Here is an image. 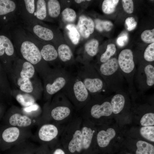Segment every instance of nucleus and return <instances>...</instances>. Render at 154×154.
Instances as JSON below:
<instances>
[{
    "label": "nucleus",
    "mask_w": 154,
    "mask_h": 154,
    "mask_svg": "<svg viewBox=\"0 0 154 154\" xmlns=\"http://www.w3.org/2000/svg\"><path fill=\"white\" fill-rule=\"evenodd\" d=\"M110 99V97L102 94L92 96L78 113L83 119L88 120L96 125L106 124V119L113 114Z\"/></svg>",
    "instance_id": "obj_1"
},
{
    "label": "nucleus",
    "mask_w": 154,
    "mask_h": 154,
    "mask_svg": "<svg viewBox=\"0 0 154 154\" xmlns=\"http://www.w3.org/2000/svg\"><path fill=\"white\" fill-rule=\"evenodd\" d=\"M82 120L77 113L65 125L61 135L60 142L69 154H82Z\"/></svg>",
    "instance_id": "obj_2"
},
{
    "label": "nucleus",
    "mask_w": 154,
    "mask_h": 154,
    "mask_svg": "<svg viewBox=\"0 0 154 154\" xmlns=\"http://www.w3.org/2000/svg\"><path fill=\"white\" fill-rule=\"evenodd\" d=\"M73 106L61 92H58L44 122L50 121L65 125L77 114Z\"/></svg>",
    "instance_id": "obj_3"
},
{
    "label": "nucleus",
    "mask_w": 154,
    "mask_h": 154,
    "mask_svg": "<svg viewBox=\"0 0 154 154\" xmlns=\"http://www.w3.org/2000/svg\"><path fill=\"white\" fill-rule=\"evenodd\" d=\"M94 66L105 82L108 92H115L123 89L125 79L119 68L117 58H111Z\"/></svg>",
    "instance_id": "obj_4"
},
{
    "label": "nucleus",
    "mask_w": 154,
    "mask_h": 154,
    "mask_svg": "<svg viewBox=\"0 0 154 154\" xmlns=\"http://www.w3.org/2000/svg\"><path fill=\"white\" fill-rule=\"evenodd\" d=\"M75 108L77 112L88 103L91 96L83 83L77 76H71L61 90Z\"/></svg>",
    "instance_id": "obj_5"
},
{
    "label": "nucleus",
    "mask_w": 154,
    "mask_h": 154,
    "mask_svg": "<svg viewBox=\"0 0 154 154\" xmlns=\"http://www.w3.org/2000/svg\"><path fill=\"white\" fill-rule=\"evenodd\" d=\"M83 83L91 96L108 91L106 84L94 66L85 63L78 70L77 75Z\"/></svg>",
    "instance_id": "obj_6"
},
{
    "label": "nucleus",
    "mask_w": 154,
    "mask_h": 154,
    "mask_svg": "<svg viewBox=\"0 0 154 154\" xmlns=\"http://www.w3.org/2000/svg\"><path fill=\"white\" fill-rule=\"evenodd\" d=\"M132 51L129 49L123 50L117 58L119 68L129 87V93L133 98L137 96L135 87L134 77L136 70Z\"/></svg>",
    "instance_id": "obj_7"
},
{
    "label": "nucleus",
    "mask_w": 154,
    "mask_h": 154,
    "mask_svg": "<svg viewBox=\"0 0 154 154\" xmlns=\"http://www.w3.org/2000/svg\"><path fill=\"white\" fill-rule=\"evenodd\" d=\"M38 132V137L42 144L52 149L59 141L65 125L50 122H44Z\"/></svg>",
    "instance_id": "obj_8"
},
{
    "label": "nucleus",
    "mask_w": 154,
    "mask_h": 154,
    "mask_svg": "<svg viewBox=\"0 0 154 154\" xmlns=\"http://www.w3.org/2000/svg\"><path fill=\"white\" fill-rule=\"evenodd\" d=\"M81 132L82 154H99L96 143V125L88 120L82 119Z\"/></svg>",
    "instance_id": "obj_9"
},
{
    "label": "nucleus",
    "mask_w": 154,
    "mask_h": 154,
    "mask_svg": "<svg viewBox=\"0 0 154 154\" xmlns=\"http://www.w3.org/2000/svg\"><path fill=\"white\" fill-rule=\"evenodd\" d=\"M50 74L45 85L46 91L49 96L61 91L71 76L67 71L61 68L54 70Z\"/></svg>",
    "instance_id": "obj_10"
},
{
    "label": "nucleus",
    "mask_w": 154,
    "mask_h": 154,
    "mask_svg": "<svg viewBox=\"0 0 154 154\" xmlns=\"http://www.w3.org/2000/svg\"><path fill=\"white\" fill-rule=\"evenodd\" d=\"M135 84L141 92L154 84V66L151 63L141 64L136 70L134 77Z\"/></svg>",
    "instance_id": "obj_11"
},
{
    "label": "nucleus",
    "mask_w": 154,
    "mask_h": 154,
    "mask_svg": "<svg viewBox=\"0 0 154 154\" xmlns=\"http://www.w3.org/2000/svg\"><path fill=\"white\" fill-rule=\"evenodd\" d=\"M96 143L99 154L106 153L111 141L116 135V131L112 127H107L106 124L96 125Z\"/></svg>",
    "instance_id": "obj_12"
},
{
    "label": "nucleus",
    "mask_w": 154,
    "mask_h": 154,
    "mask_svg": "<svg viewBox=\"0 0 154 154\" xmlns=\"http://www.w3.org/2000/svg\"><path fill=\"white\" fill-rule=\"evenodd\" d=\"M129 93L123 89L115 92L110 97V102L113 114H118L129 110L130 101Z\"/></svg>",
    "instance_id": "obj_13"
},
{
    "label": "nucleus",
    "mask_w": 154,
    "mask_h": 154,
    "mask_svg": "<svg viewBox=\"0 0 154 154\" xmlns=\"http://www.w3.org/2000/svg\"><path fill=\"white\" fill-rule=\"evenodd\" d=\"M20 51L23 57L32 64H36L42 58L40 51L36 45L29 40L23 41L21 44Z\"/></svg>",
    "instance_id": "obj_14"
},
{
    "label": "nucleus",
    "mask_w": 154,
    "mask_h": 154,
    "mask_svg": "<svg viewBox=\"0 0 154 154\" xmlns=\"http://www.w3.org/2000/svg\"><path fill=\"white\" fill-rule=\"evenodd\" d=\"M77 28L80 35L83 37L87 38L93 33L94 23L92 19L82 15L79 17Z\"/></svg>",
    "instance_id": "obj_15"
},
{
    "label": "nucleus",
    "mask_w": 154,
    "mask_h": 154,
    "mask_svg": "<svg viewBox=\"0 0 154 154\" xmlns=\"http://www.w3.org/2000/svg\"><path fill=\"white\" fill-rule=\"evenodd\" d=\"M21 128L12 126L6 128L2 133L3 139L7 143L12 144V147L18 144L17 141L22 134Z\"/></svg>",
    "instance_id": "obj_16"
},
{
    "label": "nucleus",
    "mask_w": 154,
    "mask_h": 154,
    "mask_svg": "<svg viewBox=\"0 0 154 154\" xmlns=\"http://www.w3.org/2000/svg\"><path fill=\"white\" fill-rule=\"evenodd\" d=\"M9 121L12 126L20 128L27 127L32 123L31 118L25 115L16 113L11 115L9 118Z\"/></svg>",
    "instance_id": "obj_17"
},
{
    "label": "nucleus",
    "mask_w": 154,
    "mask_h": 154,
    "mask_svg": "<svg viewBox=\"0 0 154 154\" xmlns=\"http://www.w3.org/2000/svg\"><path fill=\"white\" fill-rule=\"evenodd\" d=\"M37 148L22 141L12 147L10 154H35Z\"/></svg>",
    "instance_id": "obj_18"
},
{
    "label": "nucleus",
    "mask_w": 154,
    "mask_h": 154,
    "mask_svg": "<svg viewBox=\"0 0 154 154\" xmlns=\"http://www.w3.org/2000/svg\"><path fill=\"white\" fill-rule=\"evenodd\" d=\"M14 49L13 44L9 39L4 35H0V56L5 54L8 56L13 55Z\"/></svg>",
    "instance_id": "obj_19"
},
{
    "label": "nucleus",
    "mask_w": 154,
    "mask_h": 154,
    "mask_svg": "<svg viewBox=\"0 0 154 154\" xmlns=\"http://www.w3.org/2000/svg\"><path fill=\"white\" fill-rule=\"evenodd\" d=\"M40 53L42 58L47 61L54 60L58 57L57 50L53 46L49 44L43 46Z\"/></svg>",
    "instance_id": "obj_20"
},
{
    "label": "nucleus",
    "mask_w": 154,
    "mask_h": 154,
    "mask_svg": "<svg viewBox=\"0 0 154 154\" xmlns=\"http://www.w3.org/2000/svg\"><path fill=\"white\" fill-rule=\"evenodd\" d=\"M57 51L58 57L62 62L68 64L73 60L72 52L67 45L62 44L60 45Z\"/></svg>",
    "instance_id": "obj_21"
},
{
    "label": "nucleus",
    "mask_w": 154,
    "mask_h": 154,
    "mask_svg": "<svg viewBox=\"0 0 154 154\" xmlns=\"http://www.w3.org/2000/svg\"><path fill=\"white\" fill-rule=\"evenodd\" d=\"M33 31L38 37L45 40H50L54 37V33L51 30L39 25L34 26Z\"/></svg>",
    "instance_id": "obj_22"
},
{
    "label": "nucleus",
    "mask_w": 154,
    "mask_h": 154,
    "mask_svg": "<svg viewBox=\"0 0 154 154\" xmlns=\"http://www.w3.org/2000/svg\"><path fill=\"white\" fill-rule=\"evenodd\" d=\"M135 154H154V146L151 143L139 140L136 143Z\"/></svg>",
    "instance_id": "obj_23"
},
{
    "label": "nucleus",
    "mask_w": 154,
    "mask_h": 154,
    "mask_svg": "<svg viewBox=\"0 0 154 154\" xmlns=\"http://www.w3.org/2000/svg\"><path fill=\"white\" fill-rule=\"evenodd\" d=\"M99 45L98 41L95 39H91L86 43L85 50L88 56L93 57L97 54L98 51Z\"/></svg>",
    "instance_id": "obj_24"
},
{
    "label": "nucleus",
    "mask_w": 154,
    "mask_h": 154,
    "mask_svg": "<svg viewBox=\"0 0 154 154\" xmlns=\"http://www.w3.org/2000/svg\"><path fill=\"white\" fill-rule=\"evenodd\" d=\"M36 9L34 15L40 20L44 19L47 15L46 3L44 0H38L36 3Z\"/></svg>",
    "instance_id": "obj_25"
},
{
    "label": "nucleus",
    "mask_w": 154,
    "mask_h": 154,
    "mask_svg": "<svg viewBox=\"0 0 154 154\" xmlns=\"http://www.w3.org/2000/svg\"><path fill=\"white\" fill-rule=\"evenodd\" d=\"M47 7L49 15L51 17L56 18L60 15L61 8L58 1L48 0L47 3Z\"/></svg>",
    "instance_id": "obj_26"
},
{
    "label": "nucleus",
    "mask_w": 154,
    "mask_h": 154,
    "mask_svg": "<svg viewBox=\"0 0 154 154\" xmlns=\"http://www.w3.org/2000/svg\"><path fill=\"white\" fill-rule=\"evenodd\" d=\"M16 7L15 3L12 0H0V15L13 12Z\"/></svg>",
    "instance_id": "obj_27"
},
{
    "label": "nucleus",
    "mask_w": 154,
    "mask_h": 154,
    "mask_svg": "<svg viewBox=\"0 0 154 154\" xmlns=\"http://www.w3.org/2000/svg\"><path fill=\"white\" fill-rule=\"evenodd\" d=\"M116 48L114 44H108L106 50L100 55L99 59L100 64L104 63L111 58L116 52Z\"/></svg>",
    "instance_id": "obj_28"
},
{
    "label": "nucleus",
    "mask_w": 154,
    "mask_h": 154,
    "mask_svg": "<svg viewBox=\"0 0 154 154\" xmlns=\"http://www.w3.org/2000/svg\"><path fill=\"white\" fill-rule=\"evenodd\" d=\"M17 102L22 106L27 107L34 104L35 100L31 95L28 94H18L16 96Z\"/></svg>",
    "instance_id": "obj_29"
},
{
    "label": "nucleus",
    "mask_w": 154,
    "mask_h": 154,
    "mask_svg": "<svg viewBox=\"0 0 154 154\" xmlns=\"http://www.w3.org/2000/svg\"><path fill=\"white\" fill-rule=\"evenodd\" d=\"M139 133L144 138L154 143V126H142L139 130Z\"/></svg>",
    "instance_id": "obj_30"
},
{
    "label": "nucleus",
    "mask_w": 154,
    "mask_h": 154,
    "mask_svg": "<svg viewBox=\"0 0 154 154\" xmlns=\"http://www.w3.org/2000/svg\"><path fill=\"white\" fill-rule=\"evenodd\" d=\"M118 0H105L102 3V10L105 14H110L115 11Z\"/></svg>",
    "instance_id": "obj_31"
},
{
    "label": "nucleus",
    "mask_w": 154,
    "mask_h": 154,
    "mask_svg": "<svg viewBox=\"0 0 154 154\" xmlns=\"http://www.w3.org/2000/svg\"><path fill=\"white\" fill-rule=\"evenodd\" d=\"M35 72V68L32 64L28 62H25L23 64L20 76L21 78L29 79L33 76Z\"/></svg>",
    "instance_id": "obj_32"
},
{
    "label": "nucleus",
    "mask_w": 154,
    "mask_h": 154,
    "mask_svg": "<svg viewBox=\"0 0 154 154\" xmlns=\"http://www.w3.org/2000/svg\"><path fill=\"white\" fill-rule=\"evenodd\" d=\"M66 28L68 30V35L73 43L77 44L79 42L80 35L76 27L72 24L68 25Z\"/></svg>",
    "instance_id": "obj_33"
},
{
    "label": "nucleus",
    "mask_w": 154,
    "mask_h": 154,
    "mask_svg": "<svg viewBox=\"0 0 154 154\" xmlns=\"http://www.w3.org/2000/svg\"><path fill=\"white\" fill-rule=\"evenodd\" d=\"M17 84L20 89L24 92L30 93L33 90L32 84L29 78L21 77L18 80Z\"/></svg>",
    "instance_id": "obj_34"
},
{
    "label": "nucleus",
    "mask_w": 154,
    "mask_h": 154,
    "mask_svg": "<svg viewBox=\"0 0 154 154\" xmlns=\"http://www.w3.org/2000/svg\"><path fill=\"white\" fill-rule=\"evenodd\" d=\"M95 27L99 31L102 32L104 30L107 31H110L113 27L112 23L110 21H103L99 19L95 20Z\"/></svg>",
    "instance_id": "obj_35"
},
{
    "label": "nucleus",
    "mask_w": 154,
    "mask_h": 154,
    "mask_svg": "<svg viewBox=\"0 0 154 154\" xmlns=\"http://www.w3.org/2000/svg\"><path fill=\"white\" fill-rule=\"evenodd\" d=\"M140 122L142 126L154 125V113L151 112L146 113L141 117Z\"/></svg>",
    "instance_id": "obj_36"
},
{
    "label": "nucleus",
    "mask_w": 154,
    "mask_h": 154,
    "mask_svg": "<svg viewBox=\"0 0 154 154\" xmlns=\"http://www.w3.org/2000/svg\"><path fill=\"white\" fill-rule=\"evenodd\" d=\"M144 60L147 62H151L154 61V43L149 45L143 54Z\"/></svg>",
    "instance_id": "obj_37"
},
{
    "label": "nucleus",
    "mask_w": 154,
    "mask_h": 154,
    "mask_svg": "<svg viewBox=\"0 0 154 154\" xmlns=\"http://www.w3.org/2000/svg\"><path fill=\"white\" fill-rule=\"evenodd\" d=\"M62 15L64 20L68 22H72L75 20L76 14L73 9L66 8L62 12Z\"/></svg>",
    "instance_id": "obj_38"
},
{
    "label": "nucleus",
    "mask_w": 154,
    "mask_h": 154,
    "mask_svg": "<svg viewBox=\"0 0 154 154\" xmlns=\"http://www.w3.org/2000/svg\"><path fill=\"white\" fill-rule=\"evenodd\" d=\"M142 40L147 43H152L154 42V29L144 31L141 35Z\"/></svg>",
    "instance_id": "obj_39"
},
{
    "label": "nucleus",
    "mask_w": 154,
    "mask_h": 154,
    "mask_svg": "<svg viewBox=\"0 0 154 154\" xmlns=\"http://www.w3.org/2000/svg\"><path fill=\"white\" fill-rule=\"evenodd\" d=\"M123 7L124 10L127 13L131 14L133 11V3L132 0H122Z\"/></svg>",
    "instance_id": "obj_40"
},
{
    "label": "nucleus",
    "mask_w": 154,
    "mask_h": 154,
    "mask_svg": "<svg viewBox=\"0 0 154 154\" xmlns=\"http://www.w3.org/2000/svg\"><path fill=\"white\" fill-rule=\"evenodd\" d=\"M51 150V154H69L60 141Z\"/></svg>",
    "instance_id": "obj_41"
},
{
    "label": "nucleus",
    "mask_w": 154,
    "mask_h": 154,
    "mask_svg": "<svg viewBox=\"0 0 154 154\" xmlns=\"http://www.w3.org/2000/svg\"><path fill=\"white\" fill-rule=\"evenodd\" d=\"M125 23L127 26V29L130 31L134 29L137 24V22L133 17H129L126 19Z\"/></svg>",
    "instance_id": "obj_42"
},
{
    "label": "nucleus",
    "mask_w": 154,
    "mask_h": 154,
    "mask_svg": "<svg viewBox=\"0 0 154 154\" xmlns=\"http://www.w3.org/2000/svg\"><path fill=\"white\" fill-rule=\"evenodd\" d=\"M35 1L34 0H24L26 9L31 14H33L35 12Z\"/></svg>",
    "instance_id": "obj_43"
},
{
    "label": "nucleus",
    "mask_w": 154,
    "mask_h": 154,
    "mask_svg": "<svg viewBox=\"0 0 154 154\" xmlns=\"http://www.w3.org/2000/svg\"><path fill=\"white\" fill-rule=\"evenodd\" d=\"M35 154H51V150L47 145L42 144L37 148Z\"/></svg>",
    "instance_id": "obj_44"
},
{
    "label": "nucleus",
    "mask_w": 154,
    "mask_h": 154,
    "mask_svg": "<svg viewBox=\"0 0 154 154\" xmlns=\"http://www.w3.org/2000/svg\"><path fill=\"white\" fill-rule=\"evenodd\" d=\"M128 37L127 35H122L118 37L117 40V43L118 45L121 46H124L127 42Z\"/></svg>",
    "instance_id": "obj_45"
},
{
    "label": "nucleus",
    "mask_w": 154,
    "mask_h": 154,
    "mask_svg": "<svg viewBox=\"0 0 154 154\" xmlns=\"http://www.w3.org/2000/svg\"><path fill=\"white\" fill-rule=\"evenodd\" d=\"M38 106L36 104H34L29 107H26L24 109L25 111L30 112L31 111L35 110L38 109Z\"/></svg>",
    "instance_id": "obj_46"
},
{
    "label": "nucleus",
    "mask_w": 154,
    "mask_h": 154,
    "mask_svg": "<svg viewBox=\"0 0 154 154\" xmlns=\"http://www.w3.org/2000/svg\"><path fill=\"white\" fill-rule=\"evenodd\" d=\"M86 1V0H76L74 1L75 2L77 3H80L82 2H84Z\"/></svg>",
    "instance_id": "obj_47"
},
{
    "label": "nucleus",
    "mask_w": 154,
    "mask_h": 154,
    "mask_svg": "<svg viewBox=\"0 0 154 154\" xmlns=\"http://www.w3.org/2000/svg\"><path fill=\"white\" fill-rule=\"evenodd\" d=\"M123 154H133L131 153H125Z\"/></svg>",
    "instance_id": "obj_48"
}]
</instances>
